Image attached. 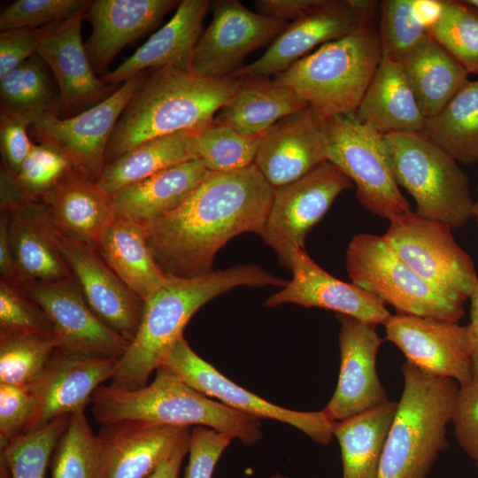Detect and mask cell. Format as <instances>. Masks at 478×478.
Masks as SVG:
<instances>
[{"mask_svg": "<svg viewBox=\"0 0 478 478\" xmlns=\"http://www.w3.org/2000/svg\"><path fill=\"white\" fill-rule=\"evenodd\" d=\"M274 193L255 164L210 172L178 208L144 227L156 264L166 277L210 274L229 240L246 232L262 234Z\"/></svg>", "mask_w": 478, "mask_h": 478, "instance_id": "6da1fadb", "label": "cell"}, {"mask_svg": "<svg viewBox=\"0 0 478 478\" xmlns=\"http://www.w3.org/2000/svg\"><path fill=\"white\" fill-rule=\"evenodd\" d=\"M288 281L257 265H241L212 271L195 278L167 277L166 283L144 301L139 328L118 360L111 385L122 389H140L183 336L190 318L212 298L239 287L283 288Z\"/></svg>", "mask_w": 478, "mask_h": 478, "instance_id": "7a4b0ae2", "label": "cell"}, {"mask_svg": "<svg viewBox=\"0 0 478 478\" xmlns=\"http://www.w3.org/2000/svg\"><path fill=\"white\" fill-rule=\"evenodd\" d=\"M239 85L237 77L210 79L173 67L148 72L115 126L105 164L150 139L212 124Z\"/></svg>", "mask_w": 478, "mask_h": 478, "instance_id": "3957f363", "label": "cell"}, {"mask_svg": "<svg viewBox=\"0 0 478 478\" xmlns=\"http://www.w3.org/2000/svg\"><path fill=\"white\" fill-rule=\"evenodd\" d=\"M91 403L100 426L121 421L195 425L225 433L249 445L262 438L259 419L210 399L164 365L156 370L153 381L140 389L101 385Z\"/></svg>", "mask_w": 478, "mask_h": 478, "instance_id": "277c9868", "label": "cell"}, {"mask_svg": "<svg viewBox=\"0 0 478 478\" xmlns=\"http://www.w3.org/2000/svg\"><path fill=\"white\" fill-rule=\"evenodd\" d=\"M404 388L397 401L377 478H427L448 447L447 427L459 384L430 375L406 361Z\"/></svg>", "mask_w": 478, "mask_h": 478, "instance_id": "5b68a950", "label": "cell"}, {"mask_svg": "<svg viewBox=\"0 0 478 478\" xmlns=\"http://www.w3.org/2000/svg\"><path fill=\"white\" fill-rule=\"evenodd\" d=\"M382 59L372 23L318 47L273 79L324 118L355 113Z\"/></svg>", "mask_w": 478, "mask_h": 478, "instance_id": "8992f818", "label": "cell"}, {"mask_svg": "<svg viewBox=\"0 0 478 478\" xmlns=\"http://www.w3.org/2000/svg\"><path fill=\"white\" fill-rule=\"evenodd\" d=\"M384 138L397 182L413 197L418 215L452 229L473 218L474 201L468 178L451 156L423 133Z\"/></svg>", "mask_w": 478, "mask_h": 478, "instance_id": "52a82bcc", "label": "cell"}, {"mask_svg": "<svg viewBox=\"0 0 478 478\" xmlns=\"http://www.w3.org/2000/svg\"><path fill=\"white\" fill-rule=\"evenodd\" d=\"M348 275L353 284L372 294L397 312L459 322L464 302L438 290L391 248L383 235H354L345 255Z\"/></svg>", "mask_w": 478, "mask_h": 478, "instance_id": "ba28073f", "label": "cell"}, {"mask_svg": "<svg viewBox=\"0 0 478 478\" xmlns=\"http://www.w3.org/2000/svg\"><path fill=\"white\" fill-rule=\"evenodd\" d=\"M326 121L327 160L355 184L359 203L389 220L412 212L397 182L384 135L360 123L354 113L326 118Z\"/></svg>", "mask_w": 478, "mask_h": 478, "instance_id": "9c48e42d", "label": "cell"}, {"mask_svg": "<svg viewBox=\"0 0 478 478\" xmlns=\"http://www.w3.org/2000/svg\"><path fill=\"white\" fill-rule=\"evenodd\" d=\"M446 223L415 212L389 220L384 238L421 278L448 297L466 302L478 274L470 255L456 242Z\"/></svg>", "mask_w": 478, "mask_h": 478, "instance_id": "30bf717a", "label": "cell"}, {"mask_svg": "<svg viewBox=\"0 0 478 478\" xmlns=\"http://www.w3.org/2000/svg\"><path fill=\"white\" fill-rule=\"evenodd\" d=\"M353 182L329 161L300 179L274 189L273 202L260 236L291 270V257L305 249V240L326 215L335 199Z\"/></svg>", "mask_w": 478, "mask_h": 478, "instance_id": "8fae6325", "label": "cell"}, {"mask_svg": "<svg viewBox=\"0 0 478 478\" xmlns=\"http://www.w3.org/2000/svg\"><path fill=\"white\" fill-rule=\"evenodd\" d=\"M148 72L137 74L89 109L70 118L40 116L30 125L39 143L60 150L75 170L99 181L108 143L115 126Z\"/></svg>", "mask_w": 478, "mask_h": 478, "instance_id": "7c38bea8", "label": "cell"}, {"mask_svg": "<svg viewBox=\"0 0 478 478\" xmlns=\"http://www.w3.org/2000/svg\"><path fill=\"white\" fill-rule=\"evenodd\" d=\"M212 19L202 33L188 71L210 79L231 77L251 51L272 42L288 22L265 17L237 0L211 2Z\"/></svg>", "mask_w": 478, "mask_h": 478, "instance_id": "4fadbf2b", "label": "cell"}, {"mask_svg": "<svg viewBox=\"0 0 478 478\" xmlns=\"http://www.w3.org/2000/svg\"><path fill=\"white\" fill-rule=\"evenodd\" d=\"M376 2L369 0H322L288 24L254 62L241 66L231 77L276 75L309 52L342 38L370 23Z\"/></svg>", "mask_w": 478, "mask_h": 478, "instance_id": "5bb4252c", "label": "cell"}, {"mask_svg": "<svg viewBox=\"0 0 478 478\" xmlns=\"http://www.w3.org/2000/svg\"><path fill=\"white\" fill-rule=\"evenodd\" d=\"M163 365L191 388L237 411L258 419H271L289 424L320 444H328L334 437L335 421L322 410L293 411L261 398L235 384L200 358L183 336L175 343Z\"/></svg>", "mask_w": 478, "mask_h": 478, "instance_id": "9a60e30c", "label": "cell"}, {"mask_svg": "<svg viewBox=\"0 0 478 478\" xmlns=\"http://www.w3.org/2000/svg\"><path fill=\"white\" fill-rule=\"evenodd\" d=\"M386 339L421 371L456 381L471 382L473 345L468 325L397 312L384 323Z\"/></svg>", "mask_w": 478, "mask_h": 478, "instance_id": "2e32d148", "label": "cell"}, {"mask_svg": "<svg viewBox=\"0 0 478 478\" xmlns=\"http://www.w3.org/2000/svg\"><path fill=\"white\" fill-rule=\"evenodd\" d=\"M25 290L50 318L57 350L118 360L126 352L129 342L94 312L73 277Z\"/></svg>", "mask_w": 478, "mask_h": 478, "instance_id": "e0dca14e", "label": "cell"}, {"mask_svg": "<svg viewBox=\"0 0 478 478\" xmlns=\"http://www.w3.org/2000/svg\"><path fill=\"white\" fill-rule=\"evenodd\" d=\"M340 371L335 390L322 411L339 421L389 401L377 370L376 358L383 343L374 325L337 314Z\"/></svg>", "mask_w": 478, "mask_h": 478, "instance_id": "ac0fdd59", "label": "cell"}, {"mask_svg": "<svg viewBox=\"0 0 478 478\" xmlns=\"http://www.w3.org/2000/svg\"><path fill=\"white\" fill-rule=\"evenodd\" d=\"M60 253L94 312L129 343L141 322L144 300L134 293L105 263L94 244L57 235Z\"/></svg>", "mask_w": 478, "mask_h": 478, "instance_id": "d6986e66", "label": "cell"}, {"mask_svg": "<svg viewBox=\"0 0 478 478\" xmlns=\"http://www.w3.org/2000/svg\"><path fill=\"white\" fill-rule=\"evenodd\" d=\"M324 118L312 105L278 120L262 134L254 164L275 189L293 182L327 161Z\"/></svg>", "mask_w": 478, "mask_h": 478, "instance_id": "ffe728a7", "label": "cell"}, {"mask_svg": "<svg viewBox=\"0 0 478 478\" xmlns=\"http://www.w3.org/2000/svg\"><path fill=\"white\" fill-rule=\"evenodd\" d=\"M118 359L56 350L42 373L27 386L36 411L29 432L52 420L84 410L98 387L112 380Z\"/></svg>", "mask_w": 478, "mask_h": 478, "instance_id": "44dd1931", "label": "cell"}, {"mask_svg": "<svg viewBox=\"0 0 478 478\" xmlns=\"http://www.w3.org/2000/svg\"><path fill=\"white\" fill-rule=\"evenodd\" d=\"M293 277L280 291L266 301L268 307L295 304L318 307L361 320L372 325H384L391 313L372 294L355 284L335 278L316 264L305 249L291 257Z\"/></svg>", "mask_w": 478, "mask_h": 478, "instance_id": "7402d4cb", "label": "cell"}, {"mask_svg": "<svg viewBox=\"0 0 478 478\" xmlns=\"http://www.w3.org/2000/svg\"><path fill=\"white\" fill-rule=\"evenodd\" d=\"M4 212L17 278L24 289L73 277L58 246L57 229L42 200L22 197Z\"/></svg>", "mask_w": 478, "mask_h": 478, "instance_id": "603a6c76", "label": "cell"}, {"mask_svg": "<svg viewBox=\"0 0 478 478\" xmlns=\"http://www.w3.org/2000/svg\"><path fill=\"white\" fill-rule=\"evenodd\" d=\"M190 434L189 427L140 421L101 426L105 478H148Z\"/></svg>", "mask_w": 478, "mask_h": 478, "instance_id": "cb8c5ba5", "label": "cell"}, {"mask_svg": "<svg viewBox=\"0 0 478 478\" xmlns=\"http://www.w3.org/2000/svg\"><path fill=\"white\" fill-rule=\"evenodd\" d=\"M180 1L94 0L83 18L92 26L85 43L96 73L104 71L129 43L153 29Z\"/></svg>", "mask_w": 478, "mask_h": 478, "instance_id": "d4e9b609", "label": "cell"}, {"mask_svg": "<svg viewBox=\"0 0 478 478\" xmlns=\"http://www.w3.org/2000/svg\"><path fill=\"white\" fill-rule=\"evenodd\" d=\"M210 4L208 0L180 1L172 19L102 80L117 87L145 72L166 67L188 71Z\"/></svg>", "mask_w": 478, "mask_h": 478, "instance_id": "484cf974", "label": "cell"}, {"mask_svg": "<svg viewBox=\"0 0 478 478\" xmlns=\"http://www.w3.org/2000/svg\"><path fill=\"white\" fill-rule=\"evenodd\" d=\"M82 19L79 15L61 22L36 50L52 71L62 103L68 107L99 103L116 90L96 77L82 42Z\"/></svg>", "mask_w": 478, "mask_h": 478, "instance_id": "4316f807", "label": "cell"}, {"mask_svg": "<svg viewBox=\"0 0 478 478\" xmlns=\"http://www.w3.org/2000/svg\"><path fill=\"white\" fill-rule=\"evenodd\" d=\"M42 200L61 234L95 246L115 219L113 196L75 169Z\"/></svg>", "mask_w": 478, "mask_h": 478, "instance_id": "83f0119b", "label": "cell"}, {"mask_svg": "<svg viewBox=\"0 0 478 478\" xmlns=\"http://www.w3.org/2000/svg\"><path fill=\"white\" fill-rule=\"evenodd\" d=\"M354 115L382 135L423 133L426 124L401 64L384 57Z\"/></svg>", "mask_w": 478, "mask_h": 478, "instance_id": "f1b7e54d", "label": "cell"}, {"mask_svg": "<svg viewBox=\"0 0 478 478\" xmlns=\"http://www.w3.org/2000/svg\"><path fill=\"white\" fill-rule=\"evenodd\" d=\"M209 173L196 159L130 184L113 195L115 219L145 227L178 208Z\"/></svg>", "mask_w": 478, "mask_h": 478, "instance_id": "f546056e", "label": "cell"}, {"mask_svg": "<svg viewBox=\"0 0 478 478\" xmlns=\"http://www.w3.org/2000/svg\"><path fill=\"white\" fill-rule=\"evenodd\" d=\"M232 98L214 117L243 135H262L283 117L309 104L290 89L266 77L241 76Z\"/></svg>", "mask_w": 478, "mask_h": 478, "instance_id": "4dcf8cb0", "label": "cell"}, {"mask_svg": "<svg viewBox=\"0 0 478 478\" xmlns=\"http://www.w3.org/2000/svg\"><path fill=\"white\" fill-rule=\"evenodd\" d=\"M96 247L118 277L144 301L167 280L153 258L142 225L114 219Z\"/></svg>", "mask_w": 478, "mask_h": 478, "instance_id": "1f68e13d", "label": "cell"}, {"mask_svg": "<svg viewBox=\"0 0 478 478\" xmlns=\"http://www.w3.org/2000/svg\"><path fill=\"white\" fill-rule=\"evenodd\" d=\"M399 63L426 120L438 114L469 81L464 67L430 35Z\"/></svg>", "mask_w": 478, "mask_h": 478, "instance_id": "d6a6232c", "label": "cell"}, {"mask_svg": "<svg viewBox=\"0 0 478 478\" xmlns=\"http://www.w3.org/2000/svg\"><path fill=\"white\" fill-rule=\"evenodd\" d=\"M397 408L388 401L335 421L334 436L341 450L343 478H377L387 437Z\"/></svg>", "mask_w": 478, "mask_h": 478, "instance_id": "836d02e7", "label": "cell"}, {"mask_svg": "<svg viewBox=\"0 0 478 478\" xmlns=\"http://www.w3.org/2000/svg\"><path fill=\"white\" fill-rule=\"evenodd\" d=\"M196 159H199L196 132H177L146 141L106 163L98 181L113 196L162 170Z\"/></svg>", "mask_w": 478, "mask_h": 478, "instance_id": "e575fe53", "label": "cell"}, {"mask_svg": "<svg viewBox=\"0 0 478 478\" xmlns=\"http://www.w3.org/2000/svg\"><path fill=\"white\" fill-rule=\"evenodd\" d=\"M423 134L458 163L478 162V81H468L436 116Z\"/></svg>", "mask_w": 478, "mask_h": 478, "instance_id": "d590c367", "label": "cell"}, {"mask_svg": "<svg viewBox=\"0 0 478 478\" xmlns=\"http://www.w3.org/2000/svg\"><path fill=\"white\" fill-rule=\"evenodd\" d=\"M46 67L35 53L0 78V112L19 115L30 125L44 114H58L62 100L52 89Z\"/></svg>", "mask_w": 478, "mask_h": 478, "instance_id": "8d00e7d4", "label": "cell"}, {"mask_svg": "<svg viewBox=\"0 0 478 478\" xmlns=\"http://www.w3.org/2000/svg\"><path fill=\"white\" fill-rule=\"evenodd\" d=\"M50 478H105L99 439L84 410H78L69 416L51 458Z\"/></svg>", "mask_w": 478, "mask_h": 478, "instance_id": "74e56055", "label": "cell"}, {"mask_svg": "<svg viewBox=\"0 0 478 478\" xmlns=\"http://www.w3.org/2000/svg\"><path fill=\"white\" fill-rule=\"evenodd\" d=\"M70 416V415H69ZM69 416H61L1 447L2 478H45Z\"/></svg>", "mask_w": 478, "mask_h": 478, "instance_id": "f35d334b", "label": "cell"}, {"mask_svg": "<svg viewBox=\"0 0 478 478\" xmlns=\"http://www.w3.org/2000/svg\"><path fill=\"white\" fill-rule=\"evenodd\" d=\"M429 35L468 74L478 75V11L465 0L440 1Z\"/></svg>", "mask_w": 478, "mask_h": 478, "instance_id": "ab89813d", "label": "cell"}, {"mask_svg": "<svg viewBox=\"0 0 478 478\" xmlns=\"http://www.w3.org/2000/svg\"><path fill=\"white\" fill-rule=\"evenodd\" d=\"M199 159L212 173L243 169L254 164L262 135H243L214 121L196 131Z\"/></svg>", "mask_w": 478, "mask_h": 478, "instance_id": "60d3db41", "label": "cell"}, {"mask_svg": "<svg viewBox=\"0 0 478 478\" xmlns=\"http://www.w3.org/2000/svg\"><path fill=\"white\" fill-rule=\"evenodd\" d=\"M428 35V26L421 18L418 1L380 3L378 37L382 57L399 62Z\"/></svg>", "mask_w": 478, "mask_h": 478, "instance_id": "b9f144b4", "label": "cell"}, {"mask_svg": "<svg viewBox=\"0 0 478 478\" xmlns=\"http://www.w3.org/2000/svg\"><path fill=\"white\" fill-rule=\"evenodd\" d=\"M57 350L52 335L0 337V383L28 386Z\"/></svg>", "mask_w": 478, "mask_h": 478, "instance_id": "7bdbcfd3", "label": "cell"}, {"mask_svg": "<svg viewBox=\"0 0 478 478\" xmlns=\"http://www.w3.org/2000/svg\"><path fill=\"white\" fill-rule=\"evenodd\" d=\"M73 170L72 163L60 150L39 143H33L14 178L26 197L42 200Z\"/></svg>", "mask_w": 478, "mask_h": 478, "instance_id": "ee69618b", "label": "cell"}, {"mask_svg": "<svg viewBox=\"0 0 478 478\" xmlns=\"http://www.w3.org/2000/svg\"><path fill=\"white\" fill-rule=\"evenodd\" d=\"M52 334L50 318L25 289L0 280V337Z\"/></svg>", "mask_w": 478, "mask_h": 478, "instance_id": "f6af8a7d", "label": "cell"}, {"mask_svg": "<svg viewBox=\"0 0 478 478\" xmlns=\"http://www.w3.org/2000/svg\"><path fill=\"white\" fill-rule=\"evenodd\" d=\"M88 0H17L0 13V31L39 28L84 15Z\"/></svg>", "mask_w": 478, "mask_h": 478, "instance_id": "bcb514c9", "label": "cell"}, {"mask_svg": "<svg viewBox=\"0 0 478 478\" xmlns=\"http://www.w3.org/2000/svg\"><path fill=\"white\" fill-rule=\"evenodd\" d=\"M35 411V399L27 387L0 383L1 447L28 433Z\"/></svg>", "mask_w": 478, "mask_h": 478, "instance_id": "7dc6e473", "label": "cell"}, {"mask_svg": "<svg viewBox=\"0 0 478 478\" xmlns=\"http://www.w3.org/2000/svg\"><path fill=\"white\" fill-rule=\"evenodd\" d=\"M233 437L203 426L190 434L189 463L184 478H212L214 467Z\"/></svg>", "mask_w": 478, "mask_h": 478, "instance_id": "c3c4849f", "label": "cell"}, {"mask_svg": "<svg viewBox=\"0 0 478 478\" xmlns=\"http://www.w3.org/2000/svg\"><path fill=\"white\" fill-rule=\"evenodd\" d=\"M451 424L459 446L478 472V377L459 386Z\"/></svg>", "mask_w": 478, "mask_h": 478, "instance_id": "681fc988", "label": "cell"}, {"mask_svg": "<svg viewBox=\"0 0 478 478\" xmlns=\"http://www.w3.org/2000/svg\"><path fill=\"white\" fill-rule=\"evenodd\" d=\"M60 23L39 28H19L1 31L0 78L35 54L44 39Z\"/></svg>", "mask_w": 478, "mask_h": 478, "instance_id": "f907efd6", "label": "cell"}, {"mask_svg": "<svg viewBox=\"0 0 478 478\" xmlns=\"http://www.w3.org/2000/svg\"><path fill=\"white\" fill-rule=\"evenodd\" d=\"M24 118L0 112V148L3 166L13 175L17 174L32 148Z\"/></svg>", "mask_w": 478, "mask_h": 478, "instance_id": "816d5d0a", "label": "cell"}, {"mask_svg": "<svg viewBox=\"0 0 478 478\" xmlns=\"http://www.w3.org/2000/svg\"><path fill=\"white\" fill-rule=\"evenodd\" d=\"M322 0H257L258 13L274 19L293 22L318 6Z\"/></svg>", "mask_w": 478, "mask_h": 478, "instance_id": "f5cc1de1", "label": "cell"}, {"mask_svg": "<svg viewBox=\"0 0 478 478\" xmlns=\"http://www.w3.org/2000/svg\"><path fill=\"white\" fill-rule=\"evenodd\" d=\"M0 275L1 281L19 285L9 236V215L7 212H1L0 217Z\"/></svg>", "mask_w": 478, "mask_h": 478, "instance_id": "db71d44e", "label": "cell"}, {"mask_svg": "<svg viewBox=\"0 0 478 478\" xmlns=\"http://www.w3.org/2000/svg\"><path fill=\"white\" fill-rule=\"evenodd\" d=\"M190 436L182 441L173 453L166 459L148 478H179L183 459L189 453Z\"/></svg>", "mask_w": 478, "mask_h": 478, "instance_id": "11a10c76", "label": "cell"}, {"mask_svg": "<svg viewBox=\"0 0 478 478\" xmlns=\"http://www.w3.org/2000/svg\"><path fill=\"white\" fill-rule=\"evenodd\" d=\"M471 300L470 322L468 325L473 345L474 379L478 377V281L469 297Z\"/></svg>", "mask_w": 478, "mask_h": 478, "instance_id": "9f6ffc18", "label": "cell"}, {"mask_svg": "<svg viewBox=\"0 0 478 478\" xmlns=\"http://www.w3.org/2000/svg\"><path fill=\"white\" fill-rule=\"evenodd\" d=\"M477 190H478V188H477ZM473 218L475 219L477 224H478V196H477V198L476 200L474 201V214H473Z\"/></svg>", "mask_w": 478, "mask_h": 478, "instance_id": "6f0895ef", "label": "cell"}, {"mask_svg": "<svg viewBox=\"0 0 478 478\" xmlns=\"http://www.w3.org/2000/svg\"><path fill=\"white\" fill-rule=\"evenodd\" d=\"M466 4L478 11V0H465Z\"/></svg>", "mask_w": 478, "mask_h": 478, "instance_id": "680465c9", "label": "cell"}, {"mask_svg": "<svg viewBox=\"0 0 478 478\" xmlns=\"http://www.w3.org/2000/svg\"><path fill=\"white\" fill-rule=\"evenodd\" d=\"M270 478H288V477L281 474H274L271 475Z\"/></svg>", "mask_w": 478, "mask_h": 478, "instance_id": "91938a15", "label": "cell"}]
</instances>
